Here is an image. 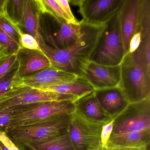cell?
Masks as SVG:
<instances>
[{
  "label": "cell",
  "instance_id": "20",
  "mask_svg": "<svg viewBox=\"0 0 150 150\" xmlns=\"http://www.w3.org/2000/svg\"><path fill=\"white\" fill-rule=\"evenodd\" d=\"M39 90L69 95L79 99L95 91L89 82L82 77L78 78L69 83L57 86L45 87Z\"/></svg>",
  "mask_w": 150,
  "mask_h": 150
},
{
  "label": "cell",
  "instance_id": "38",
  "mask_svg": "<svg viewBox=\"0 0 150 150\" xmlns=\"http://www.w3.org/2000/svg\"><path fill=\"white\" fill-rule=\"evenodd\" d=\"M0 150H2V149H1V147L0 146Z\"/></svg>",
  "mask_w": 150,
  "mask_h": 150
},
{
  "label": "cell",
  "instance_id": "28",
  "mask_svg": "<svg viewBox=\"0 0 150 150\" xmlns=\"http://www.w3.org/2000/svg\"><path fill=\"white\" fill-rule=\"evenodd\" d=\"M17 54L5 57L0 61V78L8 72L17 60Z\"/></svg>",
  "mask_w": 150,
  "mask_h": 150
},
{
  "label": "cell",
  "instance_id": "34",
  "mask_svg": "<svg viewBox=\"0 0 150 150\" xmlns=\"http://www.w3.org/2000/svg\"><path fill=\"white\" fill-rule=\"evenodd\" d=\"M6 1L7 0H0V13L5 12Z\"/></svg>",
  "mask_w": 150,
  "mask_h": 150
},
{
  "label": "cell",
  "instance_id": "35",
  "mask_svg": "<svg viewBox=\"0 0 150 150\" xmlns=\"http://www.w3.org/2000/svg\"><path fill=\"white\" fill-rule=\"evenodd\" d=\"M112 150L111 149H110V147H109L108 146H100L99 148H97V149H95V150Z\"/></svg>",
  "mask_w": 150,
  "mask_h": 150
},
{
  "label": "cell",
  "instance_id": "33",
  "mask_svg": "<svg viewBox=\"0 0 150 150\" xmlns=\"http://www.w3.org/2000/svg\"><path fill=\"white\" fill-rule=\"evenodd\" d=\"M149 145H150L147 146L139 147H122V146H108L112 150H148L149 148Z\"/></svg>",
  "mask_w": 150,
  "mask_h": 150
},
{
  "label": "cell",
  "instance_id": "13",
  "mask_svg": "<svg viewBox=\"0 0 150 150\" xmlns=\"http://www.w3.org/2000/svg\"><path fill=\"white\" fill-rule=\"evenodd\" d=\"M78 77L73 74L50 67L35 74L23 77L22 81L23 85L39 89L69 83Z\"/></svg>",
  "mask_w": 150,
  "mask_h": 150
},
{
  "label": "cell",
  "instance_id": "5",
  "mask_svg": "<svg viewBox=\"0 0 150 150\" xmlns=\"http://www.w3.org/2000/svg\"><path fill=\"white\" fill-rule=\"evenodd\" d=\"M41 34L45 43L55 50L72 45L79 37L81 25L71 24L51 13H41Z\"/></svg>",
  "mask_w": 150,
  "mask_h": 150
},
{
  "label": "cell",
  "instance_id": "6",
  "mask_svg": "<svg viewBox=\"0 0 150 150\" xmlns=\"http://www.w3.org/2000/svg\"><path fill=\"white\" fill-rule=\"evenodd\" d=\"M70 115L56 116L31 125L18 127L6 133L16 145L26 141L53 137L67 132Z\"/></svg>",
  "mask_w": 150,
  "mask_h": 150
},
{
  "label": "cell",
  "instance_id": "3",
  "mask_svg": "<svg viewBox=\"0 0 150 150\" xmlns=\"http://www.w3.org/2000/svg\"><path fill=\"white\" fill-rule=\"evenodd\" d=\"M120 66L118 87L129 103L150 97V68L137 60L132 53L126 54Z\"/></svg>",
  "mask_w": 150,
  "mask_h": 150
},
{
  "label": "cell",
  "instance_id": "25",
  "mask_svg": "<svg viewBox=\"0 0 150 150\" xmlns=\"http://www.w3.org/2000/svg\"><path fill=\"white\" fill-rule=\"evenodd\" d=\"M21 46L0 28V51L6 56L17 54Z\"/></svg>",
  "mask_w": 150,
  "mask_h": 150
},
{
  "label": "cell",
  "instance_id": "29",
  "mask_svg": "<svg viewBox=\"0 0 150 150\" xmlns=\"http://www.w3.org/2000/svg\"><path fill=\"white\" fill-rule=\"evenodd\" d=\"M113 119L103 125L102 127L100 134V141L101 145L103 146H108V141L112 134L113 129Z\"/></svg>",
  "mask_w": 150,
  "mask_h": 150
},
{
  "label": "cell",
  "instance_id": "19",
  "mask_svg": "<svg viewBox=\"0 0 150 150\" xmlns=\"http://www.w3.org/2000/svg\"><path fill=\"white\" fill-rule=\"evenodd\" d=\"M150 143V130H148L113 134L110 136L108 146L139 147L147 146Z\"/></svg>",
  "mask_w": 150,
  "mask_h": 150
},
{
  "label": "cell",
  "instance_id": "23",
  "mask_svg": "<svg viewBox=\"0 0 150 150\" xmlns=\"http://www.w3.org/2000/svg\"><path fill=\"white\" fill-rule=\"evenodd\" d=\"M42 2L43 7L41 13L49 12L65 20L68 23L75 25L80 24V21L77 19H73L68 16L56 0H42Z\"/></svg>",
  "mask_w": 150,
  "mask_h": 150
},
{
  "label": "cell",
  "instance_id": "14",
  "mask_svg": "<svg viewBox=\"0 0 150 150\" xmlns=\"http://www.w3.org/2000/svg\"><path fill=\"white\" fill-rule=\"evenodd\" d=\"M19 74L22 79L50 67V63L42 52L21 48L17 54Z\"/></svg>",
  "mask_w": 150,
  "mask_h": 150
},
{
  "label": "cell",
  "instance_id": "18",
  "mask_svg": "<svg viewBox=\"0 0 150 150\" xmlns=\"http://www.w3.org/2000/svg\"><path fill=\"white\" fill-rule=\"evenodd\" d=\"M40 17L41 11L38 0H27L20 27L24 28L27 34L33 36L37 40L42 36Z\"/></svg>",
  "mask_w": 150,
  "mask_h": 150
},
{
  "label": "cell",
  "instance_id": "21",
  "mask_svg": "<svg viewBox=\"0 0 150 150\" xmlns=\"http://www.w3.org/2000/svg\"><path fill=\"white\" fill-rule=\"evenodd\" d=\"M23 84L19 74V64L17 60L10 70L0 78V97L17 86Z\"/></svg>",
  "mask_w": 150,
  "mask_h": 150
},
{
  "label": "cell",
  "instance_id": "32",
  "mask_svg": "<svg viewBox=\"0 0 150 150\" xmlns=\"http://www.w3.org/2000/svg\"><path fill=\"white\" fill-rule=\"evenodd\" d=\"M56 1L68 16L73 19H76L72 13L71 10L69 6L68 1L67 0H56Z\"/></svg>",
  "mask_w": 150,
  "mask_h": 150
},
{
  "label": "cell",
  "instance_id": "8",
  "mask_svg": "<svg viewBox=\"0 0 150 150\" xmlns=\"http://www.w3.org/2000/svg\"><path fill=\"white\" fill-rule=\"evenodd\" d=\"M103 125L88 120L75 110L70 115L67 130L75 150H94L101 146Z\"/></svg>",
  "mask_w": 150,
  "mask_h": 150
},
{
  "label": "cell",
  "instance_id": "9",
  "mask_svg": "<svg viewBox=\"0 0 150 150\" xmlns=\"http://www.w3.org/2000/svg\"><path fill=\"white\" fill-rule=\"evenodd\" d=\"M113 120L111 135L150 130V97L129 103Z\"/></svg>",
  "mask_w": 150,
  "mask_h": 150
},
{
  "label": "cell",
  "instance_id": "26",
  "mask_svg": "<svg viewBox=\"0 0 150 150\" xmlns=\"http://www.w3.org/2000/svg\"><path fill=\"white\" fill-rule=\"evenodd\" d=\"M15 107L0 111V132L6 133L14 115Z\"/></svg>",
  "mask_w": 150,
  "mask_h": 150
},
{
  "label": "cell",
  "instance_id": "37",
  "mask_svg": "<svg viewBox=\"0 0 150 150\" xmlns=\"http://www.w3.org/2000/svg\"><path fill=\"white\" fill-rule=\"evenodd\" d=\"M0 146L1 147L2 150H8L1 142H0Z\"/></svg>",
  "mask_w": 150,
  "mask_h": 150
},
{
  "label": "cell",
  "instance_id": "16",
  "mask_svg": "<svg viewBox=\"0 0 150 150\" xmlns=\"http://www.w3.org/2000/svg\"><path fill=\"white\" fill-rule=\"evenodd\" d=\"M74 103L76 111L91 122L104 125L112 119L102 108L95 91L78 99Z\"/></svg>",
  "mask_w": 150,
  "mask_h": 150
},
{
  "label": "cell",
  "instance_id": "36",
  "mask_svg": "<svg viewBox=\"0 0 150 150\" xmlns=\"http://www.w3.org/2000/svg\"><path fill=\"white\" fill-rule=\"evenodd\" d=\"M6 56H6L1 51H0V61H1Z\"/></svg>",
  "mask_w": 150,
  "mask_h": 150
},
{
  "label": "cell",
  "instance_id": "17",
  "mask_svg": "<svg viewBox=\"0 0 150 150\" xmlns=\"http://www.w3.org/2000/svg\"><path fill=\"white\" fill-rule=\"evenodd\" d=\"M16 146L20 150H75L67 131L53 137L26 141Z\"/></svg>",
  "mask_w": 150,
  "mask_h": 150
},
{
  "label": "cell",
  "instance_id": "2",
  "mask_svg": "<svg viewBox=\"0 0 150 150\" xmlns=\"http://www.w3.org/2000/svg\"><path fill=\"white\" fill-rule=\"evenodd\" d=\"M125 56L119 11L101 26L89 61L103 65H119Z\"/></svg>",
  "mask_w": 150,
  "mask_h": 150
},
{
  "label": "cell",
  "instance_id": "11",
  "mask_svg": "<svg viewBox=\"0 0 150 150\" xmlns=\"http://www.w3.org/2000/svg\"><path fill=\"white\" fill-rule=\"evenodd\" d=\"M145 0H124L119 11L120 30L125 56L129 52L133 36L141 31V20Z\"/></svg>",
  "mask_w": 150,
  "mask_h": 150
},
{
  "label": "cell",
  "instance_id": "12",
  "mask_svg": "<svg viewBox=\"0 0 150 150\" xmlns=\"http://www.w3.org/2000/svg\"><path fill=\"white\" fill-rule=\"evenodd\" d=\"M81 77L89 82L95 90L116 87L120 83V66H110L89 61Z\"/></svg>",
  "mask_w": 150,
  "mask_h": 150
},
{
  "label": "cell",
  "instance_id": "31",
  "mask_svg": "<svg viewBox=\"0 0 150 150\" xmlns=\"http://www.w3.org/2000/svg\"><path fill=\"white\" fill-rule=\"evenodd\" d=\"M141 41V31L135 34L130 42L129 49L128 53L134 52L139 46Z\"/></svg>",
  "mask_w": 150,
  "mask_h": 150
},
{
  "label": "cell",
  "instance_id": "22",
  "mask_svg": "<svg viewBox=\"0 0 150 150\" xmlns=\"http://www.w3.org/2000/svg\"><path fill=\"white\" fill-rule=\"evenodd\" d=\"M26 1L27 0H7L6 2L5 13L19 27L22 22Z\"/></svg>",
  "mask_w": 150,
  "mask_h": 150
},
{
  "label": "cell",
  "instance_id": "10",
  "mask_svg": "<svg viewBox=\"0 0 150 150\" xmlns=\"http://www.w3.org/2000/svg\"><path fill=\"white\" fill-rule=\"evenodd\" d=\"M68 2L79 7L82 22L102 26L120 11L124 0H73Z\"/></svg>",
  "mask_w": 150,
  "mask_h": 150
},
{
  "label": "cell",
  "instance_id": "30",
  "mask_svg": "<svg viewBox=\"0 0 150 150\" xmlns=\"http://www.w3.org/2000/svg\"><path fill=\"white\" fill-rule=\"evenodd\" d=\"M0 142L8 150H20L5 132H0Z\"/></svg>",
  "mask_w": 150,
  "mask_h": 150
},
{
  "label": "cell",
  "instance_id": "24",
  "mask_svg": "<svg viewBox=\"0 0 150 150\" xmlns=\"http://www.w3.org/2000/svg\"><path fill=\"white\" fill-rule=\"evenodd\" d=\"M0 28L21 45L22 31L5 12L0 13Z\"/></svg>",
  "mask_w": 150,
  "mask_h": 150
},
{
  "label": "cell",
  "instance_id": "7",
  "mask_svg": "<svg viewBox=\"0 0 150 150\" xmlns=\"http://www.w3.org/2000/svg\"><path fill=\"white\" fill-rule=\"evenodd\" d=\"M78 99L69 95L42 91L23 84L8 91L0 97V111L40 102L70 101Z\"/></svg>",
  "mask_w": 150,
  "mask_h": 150
},
{
  "label": "cell",
  "instance_id": "27",
  "mask_svg": "<svg viewBox=\"0 0 150 150\" xmlns=\"http://www.w3.org/2000/svg\"><path fill=\"white\" fill-rule=\"evenodd\" d=\"M21 45L22 48L28 50L42 52L37 40L33 36L27 33L22 34Z\"/></svg>",
  "mask_w": 150,
  "mask_h": 150
},
{
  "label": "cell",
  "instance_id": "4",
  "mask_svg": "<svg viewBox=\"0 0 150 150\" xmlns=\"http://www.w3.org/2000/svg\"><path fill=\"white\" fill-rule=\"evenodd\" d=\"M75 110L74 102L70 101L40 102L15 107L14 115L7 132L56 116L71 115Z\"/></svg>",
  "mask_w": 150,
  "mask_h": 150
},
{
  "label": "cell",
  "instance_id": "15",
  "mask_svg": "<svg viewBox=\"0 0 150 150\" xmlns=\"http://www.w3.org/2000/svg\"><path fill=\"white\" fill-rule=\"evenodd\" d=\"M95 93L103 110L112 119L118 115L129 103L118 86L95 90Z\"/></svg>",
  "mask_w": 150,
  "mask_h": 150
},
{
  "label": "cell",
  "instance_id": "1",
  "mask_svg": "<svg viewBox=\"0 0 150 150\" xmlns=\"http://www.w3.org/2000/svg\"><path fill=\"white\" fill-rule=\"evenodd\" d=\"M81 33L77 41L67 49L55 50L45 42L42 36L37 40L42 52L50 63V67L81 77L89 61L101 26L80 21Z\"/></svg>",
  "mask_w": 150,
  "mask_h": 150
}]
</instances>
